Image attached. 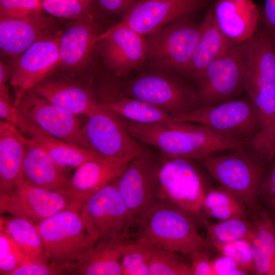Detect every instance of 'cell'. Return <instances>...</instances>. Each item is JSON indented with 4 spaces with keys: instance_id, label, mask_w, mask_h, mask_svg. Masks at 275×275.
Here are the masks:
<instances>
[{
    "instance_id": "6da1fadb",
    "label": "cell",
    "mask_w": 275,
    "mask_h": 275,
    "mask_svg": "<svg viewBox=\"0 0 275 275\" xmlns=\"http://www.w3.org/2000/svg\"><path fill=\"white\" fill-rule=\"evenodd\" d=\"M121 119L125 129L134 139L156 147L168 156L198 160L221 151L237 149L247 145L249 142L208 126L173 119L153 124Z\"/></svg>"
},
{
    "instance_id": "7a4b0ae2",
    "label": "cell",
    "mask_w": 275,
    "mask_h": 275,
    "mask_svg": "<svg viewBox=\"0 0 275 275\" xmlns=\"http://www.w3.org/2000/svg\"><path fill=\"white\" fill-rule=\"evenodd\" d=\"M136 238L188 257L211 248L197 230L190 214L159 198L135 223Z\"/></svg>"
},
{
    "instance_id": "3957f363",
    "label": "cell",
    "mask_w": 275,
    "mask_h": 275,
    "mask_svg": "<svg viewBox=\"0 0 275 275\" xmlns=\"http://www.w3.org/2000/svg\"><path fill=\"white\" fill-rule=\"evenodd\" d=\"M245 44L244 92L257 113L261 130L272 131L275 129V40L260 23Z\"/></svg>"
},
{
    "instance_id": "277c9868",
    "label": "cell",
    "mask_w": 275,
    "mask_h": 275,
    "mask_svg": "<svg viewBox=\"0 0 275 275\" xmlns=\"http://www.w3.org/2000/svg\"><path fill=\"white\" fill-rule=\"evenodd\" d=\"M245 146L226 155H212L199 160L221 186L235 195L254 214L260 208V189L271 162Z\"/></svg>"
},
{
    "instance_id": "5b68a950",
    "label": "cell",
    "mask_w": 275,
    "mask_h": 275,
    "mask_svg": "<svg viewBox=\"0 0 275 275\" xmlns=\"http://www.w3.org/2000/svg\"><path fill=\"white\" fill-rule=\"evenodd\" d=\"M80 203L61 210L35 225L50 262L72 263L96 244L80 214Z\"/></svg>"
},
{
    "instance_id": "8992f818",
    "label": "cell",
    "mask_w": 275,
    "mask_h": 275,
    "mask_svg": "<svg viewBox=\"0 0 275 275\" xmlns=\"http://www.w3.org/2000/svg\"><path fill=\"white\" fill-rule=\"evenodd\" d=\"M245 71V41L232 42L207 67L197 82L195 98L198 107L237 99L244 92Z\"/></svg>"
},
{
    "instance_id": "52a82bcc",
    "label": "cell",
    "mask_w": 275,
    "mask_h": 275,
    "mask_svg": "<svg viewBox=\"0 0 275 275\" xmlns=\"http://www.w3.org/2000/svg\"><path fill=\"white\" fill-rule=\"evenodd\" d=\"M82 133L87 149L105 159L128 163L145 149L103 103L87 117Z\"/></svg>"
},
{
    "instance_id": "ba28073f",
    "label": "cell",
    "mask_w": 275,
    "mask_h": 275,
    "mask_svg": "<svg viewBox=\"0 0 275 275\" xmlns=\"http://www.w3.org/2000/svg\"><path fill=\"white\" fill-rule=\"evenodd\" d=\"M178 19L149 35L147 56L154 66L184 73L191 61L202 26L187 19Z\"/></svg>"
},
{
    "instance_id": "9c48e42d",
    "label": "cell",
    "mask_w": 275,
    "mask_h": 275,
    "mask_svg": "<svg viewBox=\"0 0 275 275\" xmlns=\"http://www.w3.org/2000/svg\"><path fill=\"white\" fill-rule=\"evenodd\" d=\"M158 198L191 216L203 211L207 189L203 177L190 159L164 155L159 160Z\"/></svg>"
},
{
    "instance_id": "30bf717a",
    "label": "cell",
    "mask_w": 275,
    "mask_h": 275,
    "mask_svg": "<svg viewBox=\"0 0 275 275\" xmlns=\"http://www.w3.org/2000/svg\"><path fill=\"white\" fill-rule=\"evenodd\" d=\"M174 120L208 126L218 132L249 141L261 130L257 113L249 98L235 99L200 106L172 116Z\"/></svg>"
},
{
    "instance_id": "8fae6325",
    "label": "cell",
    "mask_w": 275,
    "mask_h": 275,
    "mask_svg": "<svg viewBox=\"0 0 275 275\" xmlns=\"http://www.w3.org/2000/svg\"><path fill=\"white\" fill-rule=\"evenodd\" d=\"M116 180L94 193L82 204L81 216L96 243L128 235L130 227L133 226L131 214L117 188Z\"/></svg>"
},
{
    "instance_id": "7c38bea8",
    "label": "cell",
    "mask_w": 275,
    "mask_h": 275,
    "mask_svg": "<svg viewBox=\"0 0 275 275\" xmlns=\"http://www.w3.org/2000/svg\"><path fill=\"white\" fill-rule=\"evenodd\" d=\"M159 160L146 149L130 161L117 187L135 222L158 199Z\"/></svg>"
},
{
    "instance_id": "4fadbf2b",
    "label": "cell",
    "mask_w": 275,
    "mask_h": 275,
    "mask_svg": "<svg viewBox=\"0 0 275 275\" xmlns=\"http://www.w3.org/2000/svg\"><path fill=\"white\" fill-rule=\"evenodd\" d=\"M0 200L1 213L23 218L35 225L81 203L63 194L35 186L22 180L10 192L0 195Z\"/></svg>"
},
{
    "instance_id": "5bb4252c",
    "label": "cell",
    "mask_w": 275,
    "mask_h": 275,
    "mask_svg": "<svg viewBox=\"0 0 275 275\" xmlns=\"http://www.w3.org/2000/svg\"><path fill=\"white\" fill-rule=\"evenodd\" d=\"M125 93L126 96L147 102L172 116L198 107L195 91L161 73L139 76L128 84Z\"/></svg>"
},
{
    "instance_id": "9a60e30c",
    "label": "cell",
    "mask_w": 275,
    "mask_h": 275,
    "mask_svg": "<svg viewBox=\"0 0 275 275\" xmlns=\"http://www.w3.org/2000/svg\"><path fill=\"white\" fill-rule=\"evenodd\" d=\"M59 36L41 39L19 56L11 77L15 93L13 105L17 107L24 95L43 79L60 63Z\"/></svg>"
},
{
    "instance_id": "2e32d148",
    "label": "cell",
    "mask_w": 275,
    "mask_h": 275,
    "mask_svg": "<svg viewBox=\"0 0 275 275\" xmlns=\"http://www.w3.org/2000/svg\"><path fill=\"white\" fill-rule=\"evenodd\" d=\"M17 107L52 137L87 149L82 126L74 115L53 104L31 91Z\"/></svg>"
},
{
    "instance_id": "e0dca14e",
    "label": "cell",
    "mask_w": 275,
    "mask_h": 275,
    "mask_svg": "<svg viewBox=\"0 0 275 275\" xmlns=\"http://www.w3.org/2000/svg\"><path fill=\"white\" fill-rule=\"evenodd\" d=\"M203 0H141L129 9L118 25L139 34L150 35L199 8Z\"/></svg>"
},
{
    "instance_id": "ac0fdd59",
    "label": "cell",
    "mask_w": 275,
    "mask_h": 275,
    "mask_svg": "<svg viewBox=\"0 0 275 275\" xmlns=\"http://www.w3.org/2000/svg\"><path fill=\"white\" fill-rule=\"evenodd\" d=\"M100 41L104 60L117 76L127 75L147 58L146 39L127 27L116 24L97 35L96 41Z\"/></svg>"
},
{
    "instance_id": "d6986e66",
    "label": "cell",
    "mask_w": 275,
    "mask_h": 275,
    "mask_svg": "<svg viewBox=\"0 0 275 275\" xmlns=\"http://www.w3.org/2000/svg\"><path fill=\"white\" fill-rule=\"evenodd\" d=\"M128 163L99 157L88 160L76 169L63 194L82 204L98 190L117 179Z\"/></svg>"
},
{
    "instance_id": "ffe728a7",
    "label": "cell",
    "mask_w": 275,
    "mask_h": 275,
    "mask_svg": "<svg viewBox=\"0 0 275 275\" xmlns=\"http://www.w3.org/2000/svg\"><path fill=\"white\" fill-rule=\"evenodd\" d=\"M129 235L99 242L75 262L57 265L60 274L122 275L123 247Z\"/></svg>"
},
{
    "instance_id": "44dd1931",
    "label": "cell",
    "mask_w": 275,
    "mask_h": 275,
    "mask_svg": "<svg viewBox=\"0 0 275 275\" xmlns=\"http://www.w3.org/2000/svg\"><path fill=\"white\" fill-rule=\"evenodd\" d=\"M212 10L218 27L231 41L244 42L258 30L260 11L252 0H217Z\"/></svg>"
},
{
    "instance_id": "7402d4cb",
    "label": "cell",
    "mask_w": 275,
    "mask_h": 275,
    "mask_svg": "<svg viewBox=\"0 0 275 275\" xmlns=\"http://www.w3.org/2000/svg\"><path fill=\"white\" fill-rule=\"evenodd\" d=\"M51 22L41 13L23 18H0L2 53L19 57L36 42L48 37Z\"/></svg>"
},
{
    "instance_id": "603a6c76",
    "label": "cell",
    "mask_w": 275,
    "mask_h": 275,
    "mask_svg": "<svg viewBox=\"0 0 275 275\" xmlns=\"http://www.w3.org/2000/svg\"><path fill=\"white\" fill-rule=\"evenodd\" d=\"M30 138L10 123L0 121V195L12 191L21 180V170Z\"/></svg>"
},
{
    "instance_id": "cb8c5ba5",
    "label": "cell",
    "mask_w": 275,
    "mask_h": 275,
    "mask_svg": "<svg viewBox=\"0 0 275 275\" xmlns=\"http://www.w3.org/2000/svg\"><path fill=\"white\" fill-rule=\"evenodd\" d=\"M42 149L30 139L23 159L21 180L36 186L63 194L69 178Z\"/></svg>"
},
{
    "instance_id": "d4e9b609",
    "label": "cell",
    "mask_w": 275,
    "mask_h": 275,
    "mask_svg": "<svg viewBox=\"0 0 275 275\" xmlns=\"http://www.w3.org/2000/svg\"><path fill=\"white\" fill-rule=\"evenodd\" d=\"M30 91L53 104L77 116L82 115L88 117L100 104L86 89L70 82L43 81Z\"/></svg>"
},
{
    "instance_id": "484cf974",
    "label": "cell",
    "mask_w": 275,
    "mask_h": 275,
    "mask_svg": "<svg viewBox=\"0 0 275 275\" xmlns=\"http://www.w3.org/2000/svg\"><path fill=\"white\" fill-rule=\"evenodd\" d=\"M201 24L200 38L189 65L183 73L196 82L207 67L232 42L225 37L218 27L212 10L206 14Z\"/></svg>"
},
{
    "instance_id": "4316f807",
    "label": "cell",
    "mask_w": 275,
    "mask_h": 275,
    "mask_svg": "<svg viewBox=\"0 0 275 275\" xmlns=\"http://www.w3.org/2000/svg\"><path fill=\"white\" fill-rule=\"evenodd\" d=\"M95 26L88 18H83L70 26L60 37V64L70 68L82 65L96 43Z\"/></svg>"
},
{
    "instance_id": "83f0119b",
    "label": "cell",
    "mask_w": 275,
    "mask_h": 275,
    "mask_svg": "<svg viewBox=\"0 0 275 275\" xmlns=\"http://www.w3.org/2000/svg\"><path fill=\"white\" fill-rule=\"evenodd\" d=\"M255 226L251 238L257 275H275V228L263 207L253 215Z\"/></svg>"
},
{
    "instance_id": "f1b7e54d",
    "label": "cell",
    "mask_w": 275,
    "mask_h": 275,
    "mask_svg": "<svg viewBox=\"0 0 275 275\" xmlns=\"http://www.w3.org/2000/svg\"><path fill=\"white\" fill-rule=\"evenodd\" d=\"M1 228L8 233L32 263H50L35 224L19 217H1Z\"/></svg>"
},
{
    "instance_id": "f546056e",
    "label": "cell",
    "mask_w": 275,
    "mask_h": 275,
    "mask_svg": "<svg viewBox=\"0 0 275 275\" xmlns=\"http://www.w3.org/2000/svg\"><path fill=\"white\" fill-rule=\"evenodd\" d=\"M103 104L119 117L135 123L153 124L168 122L173 119L171 115L161 109L128 96Z\"/></svg>"
},
{
    "instance_id": "4dcf8cb0",
    "label": "cell",
    "mask_w": 275,
    "mask_h": 275,
    "mask_svg": "<svg viewBox=\"0 0 275 275\" xmlns=\"http://www.w3.org/2000/svg\"><path fill=\"white\" fill-rule=\"evenodd\" d=\"M32 140L59 166L66 171L76 169L84 162L98 157L88 149L52 136L37 137Z\"/></svg>"
},
{
    "instance_id": "1f68e13d",
    "label": "cell",
    "mask_w": 275,
    "mask_h": 275,
    "mask_svg": "<svg viewBox=\"0 0 275 275\" xmlns=\"http://www.w3.org/2000/svg\"><path fill=\"white\" fill-rule=\"evenodd\" d=\"M203 211L207 216L217 221L248 217L250 213L235 195L221 186L207 189L203 203Z\"/></svg>"
},
{
    "instance_id": "d6a6232c",
    "label": "cell",
    "mask_w": 275,
    "mask_h": 275,
    "mask_svg": "<svg viewBox=\"0 0 275 275\" xmlns=\"http://www.w3.org/2000/svg\"><path fill=\"white\" fill-rule=\"evenodd\" d=\"M156 248L142 239L127 238L122 250V275H149L150 264Z\"/></svg>"
},
{
    "instance_id": "836d02e7",
    "label": "cell",
    "mask_w": 275,
    "mask_h": 275,
    "mask_svg": "<svg viewBox=\"0 0 275 275\" xmlns=\"http://www.w3.org/2000/svg\"><path fill=\"white\" fill-rule=\"evenodd\" d=\"M255 223L253 218L236 217L206 225L205 239L212 246L241 239H251Z\"/></svg>"
},
{
    "instance_id": "e575fe53",
    "label": "cell",
    "mask_w": 275,
    "mask_h": 275,
    "mask_svg": "<svg viewBox=\"0 0 275 275\" xmlns=\"http://www.w3.org/2000/svg\"><path fill=\"white\" fill-rule=\"evenodd\" d=\"M149 275H191L190 262L181 254L157 248L151 260Z\"/></svg>"
},
{
    "instance_id": "d590c367",
    "label": "cell",
    "mask_w": 275,
    "mask_h": 275,
    "mask_svg": "<svg viewBox=\"0 0 275 275\" xmlns=\"http://www.w3.org/2000/svg\"><path fill=\"white\" fill-rule=\"evenodd\" d=\"M0 117L2 120L14 125L26 137L33 139L41 136H52L31 120L10 99L0 97Z\"/></svg>"
},
{
    "instance_id": "8d00e7d4",
    "label": "cell",
    "mask_w": 275,
    "mask_h": 275,
    "mask_svg": "<svg viewBox=\"0 0 275 275\" xmlns=\"http://www.w3.org/2000/svg\"><path fill=\"white\" fill-rule=\"evenodd\" d=\"M32 262L3 229H0V274L11 275L21 266Z\"/></svg>"
},
{
    "instance_id": "74e56055",
    "label": "cell",
    "mask_w": 275,
    "mask_h": 275,
    "mask_svg": "<svg viewBox=\"0 0 275 275\" xmlns=\"http://www.w3.org/2000/svg\"><path fill=\"white\" fill-rule=\"evenodd\" d=\"M221 254L234 260L247 274H256L251 239H241L212 245Z\"/></svg>"
},
{
    "instance_id": "f35d334b",
    "label": "cell",
    "mask_w": 275,
    "mask_h": 275,
    "mask_svg": "<svg viewBox=\"0 0 275 275\" xmlns=\"http://www.w3.org/2000/svg\"><path fill=\"white\" fill-rule=\"evenodd\" d=\"M91 0H42V9L59 17L72 18L82 14Z\"/></svg>"
},
{
    "instance_id": "ab89813d",
    "label": "cell",
    "mask_w": 275,
    "mask_h": 275,
    "mask_svg": "<svg viewBox=\"0 0 275 275\" xmlns=\"http://www.w3.org/2000/svg\"><path fill=\"white\" fill-rule=\"evenodd\" d=\"M41 10L42 0H0V18H23Z\"/></svg>"
},
{
    "instance_id": "60d3db41",
    "label": "cell",
    "mask_w": 275,
    "mask_h": 275,
    "mask_svg": "<svg viewBox=\"0 0 275 275\" xmlns=\"http://www.w3.org/2000/svg\"><path fill=\"white\" fill-rule=\"evenodd\" d=\"M248 145L254 151L272 162L275 158V129L260 130L249 141Z\"/></svg>"
},
{
    "instance_id": "b9f144b4",
    "label": "cell",
    "mask_w": 275,
    "mask_h": 275,
    "mask_svg": "<svg viewBox=\"0 0 275 275\" xmlns=\"http://www.w3.org/2000/svg\"><path fill=\"white\" fill-rule=\"evenodd\" d=\"M259 204L264 208L275 206V160L270 164L263 178L260 189Z\"/></svg>"
},
{
    "instance_id": "7bdbcfd3",
    "label": "cell",
    "mask_w": 275,
    "mask_h": 275,
    "mask_svg": "<svg viewBox=\"0 0 275 275\" xmlns=\"http://www.w3.org/2000/svg\"><path fill=\"white\" fill-rule=\"evenodd\" d=\"M208 252L201 251L188 256L191 275H214L212 260Z\"/></svg>"
},
{
    "instance_id": "ee69618b",
    "label": "cell",
    "mask_w": 275,
    "mask_h": 275,
    "mask_svg": "<svg viewBox=\"0 0 275 275\" xmlns=\"http://www.w3.org/2000/svg\"><path fill=\"white\" fill-rule=\"evenodd\" d=\"M214 275H245L246 273L232 258L222 255L212 260Z\"/></svg>"
},
{
    "instance_id": "f6af8a7d",
    "label": "cell",
    "mask_w": 275,
    "mask_h": 275,
    "mask_svg": "<svg viewBox=\"0 0 275 275\" xmlns=\"http://www.w3.org/2000/svg\"><path fill=\"white\" fill-rule=\"evenodd\" d=\"M59 274L56 265L52 263L40 264L31 262L17 268L11 275Z\"/></svg>"
},
{
    "instance_id": "bcb514c9",
    "label": "cell",
    "mask_w": 275,
    "mask_h": 275,
    "mask_svg": "<svg viewBox=\"0 0 275 275\" xmlns=\"http://www.w3.org/2000/svg\"><path fill=\"white\" fill-rule=\"evenodd\" d=\"M260 23L275 40V0H265L263 9L260 12Z\"/></svg>"
},
{
    "instance_id": "7dc6e473",
    "label": "cell",
    "mask_w": 275,
    "mask_h": 275,
    "mask_svg": "<svg viewBox=\"0 0 275 275\" xmlns=\"http://www.w3.org/2000/svg\"><path fill=\"white\" fill-rule=\"evenodd\" d=\"M105 10L115 13L127 12L141 0H97Z\"/></svg>"
},
{
    "instance_id": "c3c4849f",
    "label": "cell",
    "mask_w": 275,
    "mask_h": 275,
    "mask_svg": "<svg viewBox=\"0 0 275 275\" xmlns=\"http://www.w3.org/2000/svg\"><path fill=\"white\" fill-rule=\"evenodd\" d=\"M9 67L2 61L0 62V86H5L10 76Z\"/></svg>"
},
{
    "instance_id": "681fc988",
    "label": "cell",
    "mask_w": 275,
    "mask_h": 275,
    "mask_svg": "<svg viewBox=\"0 0 275 275\" xmlns=\"http://www.w3.org/2000/svg\"><path fill=\"white\" fill-rule=\"evenodd\" d=\"M265 209V208H264ZM269 216H270V218L274 225V227L275 228V208H273V209H265Z\"/></svg>"
},
{
    "instance_id": "f907efd6",
    "label": "cell",
    "mask_w": 275,
    "mask_h": 275,
    "mask_svg": "<svg viewBox=\"0 0 275 275\" xmlns=\"http://www.w3.org/2000/svg\"><path fill=\"white\" fill-rule=\"evenodd\" d=\"M273 208H275V206L271 207V208H265V209H273Z\"/></svg>"
}]
</instances>
